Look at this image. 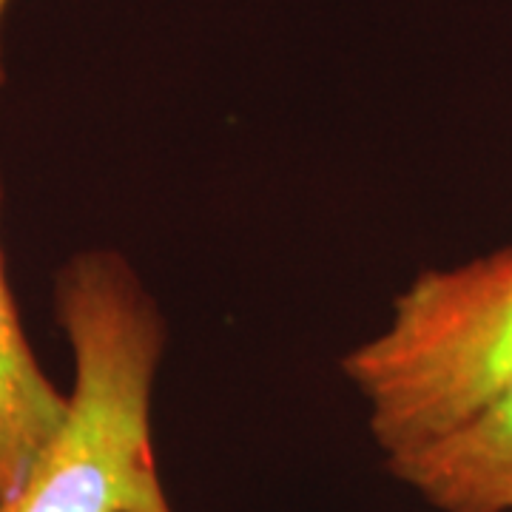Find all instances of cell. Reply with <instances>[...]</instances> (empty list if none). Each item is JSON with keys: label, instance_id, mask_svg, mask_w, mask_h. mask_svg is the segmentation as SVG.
Listing matches in <instances>:
<instances>
[{"label": "cell", "instance_id": "cell-1", "mask_svg": "<svg viewBox=\"0 0 512 512\" xmlns=\"http://www.w3.org/2000/svg\"><path fill=\"white\" fill-rule=\"evenodd\" d=\"M55 308L74 356L66 419L0 512H174L151 439L157 302L123 256L86 251L57 271Z\"/></svg>", "mask_w": 512, "mask_h": 512}, {"label": "cell", "instance_id": "cell-2", "mask_svg": "<svg viewBox=\"0 0 512 512\" xmlns=\"http://www.w3.org/2000/svg\"><path fill=\"white\" fill-rule=\"evenodd\" d=\"M342 373L384 458L473 416L512 379V245L416 276L387 328L342 356Z\"/></svg>", "mask_w": 512, "mask_h": 512}, {"label": "cell", "instance_id": "cell-3", "mask_svg": "<svg viewBox=\"0 0 512 512\" xmlns=\"http://www.w3.org/2000/svg\"><path fill=\"white\" fill-rule=\"evenodd\" d=\"M387 470L436 512H512V379L444 436L387 458Z\"/></svg>", "mask_w": 512, "mask_h": 512}, {"label": "cell", "instance_id": "cell-4", "mask_svg": "<svg viewBox=\"0 0 512 512\" xmlns=\"http://www.w3.org/2000/svg\"><path fill=\"white\" fill-rule=\"evenodd\" d=\"M66 407L69 396L37 365L26 339L0 248V504L18 493L37 456L55 439Z\"/></svg>", "mask_w": 512, "mask_h": 512}, {"label": "cell", "instance_id": "cell-5", "mask_svg": "<svg viewBox=\"0 0 512 512\" xmlns=\"http://www.w3.org/2000/svg\"><path fill=\"white\" fill-rule=\"evenodd\" d=\"M6 3H9V0H0V23H3V12H6ZM3 80H6V72H3V46H0V89H3Z\"/></svg>", "mask_w": 512, "mask_h": 512}]
</instances>
